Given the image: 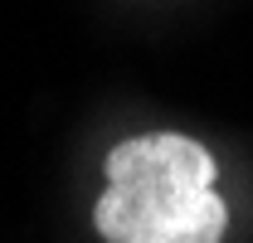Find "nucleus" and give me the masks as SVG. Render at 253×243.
<instances>
[{
  "label": "nucleus",
  "instance_id": "obj_1",
  "mask_svg": "<svg viewBox=\"0 0 253 243\" xmlns=\"http://www.w3.org/2000/svg\"><path fill=\"white\" fill-rule=\"evenodd\" d=\"M93 229L107 243H224L229 204L205 141L185 131H141L107 151Z\"/></svg>",
  "mask_w": 253,
  "mask_h": 243
}]
</instances>
